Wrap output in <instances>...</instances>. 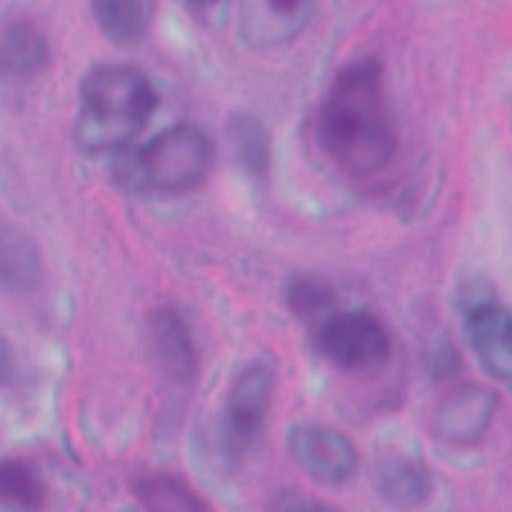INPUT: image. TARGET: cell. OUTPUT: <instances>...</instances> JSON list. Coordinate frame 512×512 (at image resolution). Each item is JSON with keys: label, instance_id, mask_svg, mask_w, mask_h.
<instances>
[{"label": "cell", "instance_id": "cell-1", "mask_svg": "<svg viewBox=\"0 0 512 512\" xmlns=\"http://www.w3.org/2000/svg\"><path fill=\"white\" fill-rule=\"evenodd\" d=\"M315 143L325 160L350 178H373L393 163L398 133L378 60H353L335 75L315 118Z\"/></svg>", "mask_w": 512, "mask_h": 512}, {"label": "cell", "instance_id": "cell-2", "mask_svg": "<svg viewBox=\"0 0 512 512\" xmlns=\"http://www.w3.org/2000/svg\"><path fill=\"white\" fill-rule=\"evenodd\" d=\"M158 105L153 83L133 65H98L80 83L75 140L85 153L120 150L143 130Z\"/></svg>", "mask_w": 512, "mask_h": 512}, {"label": "cell", "instance_id": "cell-3", "mask_svg": "<svg viewBox=\"0 0 512 512\" xmlns=\"http://www.w3.org/2000/svg\"><path fill=\"white\" fill-rule=\"evenodd\" d=\"M213 140L198 125L180 123L135 153L130 183L145 193L183 195L205 183L213 168Z\"/></svg>", "mask_w": 512, "mask_h": 512}, {"label": "cell", "instance_id": "cell-4", "mask_svg": "<svg viewBox=\"0 0 512 512\" xmlns=\"http://www.w3.org/2000/svg\"><path fill=\"white\" fill-rule=\"evenodd\" d=\"M275 363L255 358L240 368L225 393L215 428V448L230 470L243 468L245 460L263 443L270 405L275 395Z\"/></svg>", "mask_w": 512, "mask_h": 512}, {"label": "cell", "instance_id": "cell-5", "mask_svg": "<svg viewBox=\"0 0 512 512\" xmlns=\"http://www.w3.org/2000/svg\"><path fill=\"white\" fill-rule=\"evenodd\" d=\"M320 355L345 373H373L390 360V333L375 315L345 310L320 323L315 333Z\"/></svg>", "mask_w": 512, "mask_h": 512}, {"label": "cell", "instance_id": "cell-6", "mask_svg": "<svg viewBox=\"0 0 512 512\" xmlns=\"http://www.w3.org/2000/svg\"><path fill=\"white\" fill-rule=\"evenodd\" d=\"M288 453L305 475L323 485L350 483L360 465L353 440L328 425H293L288 433Z\"/></svg>", "mask_w": 512, "mask_h": 512}, {"label": "cell", "instance_id": "cell-7", "mask_svg": "<svg viewBox=\"0 0 512 512\" xmlns=\"http://www.w3.org/2000/svg\"><path fill=\"white\" fill-rule=\"evenodd\" d=\"M315 0H238V33L248 48L275 50L293 43L313 20Z\"/></svg>", "mask_w": 512, "mask_h": 512}, {"label": "cell", "instance_id": "cell-8", "mask_svg": "<svg viewBox=\"0 0 512 512\" xmlns=\"http://www.w3.org/2000/svg\"><path fill=\"white\" fill-rule=\"evenodd\" d=\"M465 335L485 373L512 383V313L498 300L483 298L465 310Z\"/></svg>", "mask_w": 512, "mask_h": 512}, {"label": "cell", "instance_id": "cell-9", "mask_svg": "<svg viewBox=\"0 0 512 512\" xmlns=\"http://www.w3.org/2000/svg\"><path fill=\"white\" fill-rule=\"evenodd\" d=\"M498 408L493 390L483 385H460L450 393L435 413V433L440 440L458 448H473L490 430Z\"/></svg>", "mask_w": 512, "mask_h": 512}, {"label": "cell", "instance_id": "cell-10", "mask_svg": "<svg viewBox=\"0 0 512 512\" xmlns=\"http://www.w3.org/2000/svg\"><path fill=\"white\" fill-rule=\"evenodd\" d=\"M148 340L160 375L173 385H193L200 358L193 330L173 308H160L148 320Z\"/></svg>", "mask_w": 512, "mask_h": 512}, {"label": "cell", "instance_id": "cell-11", "mask_svg": "<svg viewBox=\"0 0 512 512\" xmlns=\"http://www.w3.org/2000/svg\"><path fill=\"white\" fill-rule=\"evenodd\" d=\"M373 485L380 498L400 510L420 508L433 495V475L423 460L410 455H385L373 468Z\"/></svg>", "mask_w": 512, "mask_h": 512}, {"label": "cell", "instance_id": "cell-12", "mask_svg": "<svg viewBox=\"0 0 512 512\" xmlns=\"http://www.w3.org/2000/svg\"><path fill=\"white\" fill-rule=\"evenodd\" d=\"M43 283V260L35 240L0 220V285L10 293H30Z\"/></svg>", "mask_w": 512, "mask_h": 512}, {"label": "cell", "instance_id": "cell-13", "mask_svg": "<svg viewBox=\"0 0 512 512\" xmlns=\"http://www.w3.org/2000/svg\"><path fill=\"white\" fill-rule=\"evenodd\" d=\"M50 48L45 35L28 20L10 25L0 38V75L8 80H33L48 68Z\"/></svg>", "mask_w": 512, "mask_h": 512}, {"label": "cell", "instance_id": "cell-14", "mask_svg": "<svg viewBox=\"0 0 512 512\" xmlns=\"http://www.w3.org/2000/svg\"><path fill=\"white\" fill-rule=\"evenodd\" d=\"M133 493L148 512H213L183 478L170 473L138 475Z\"/></svg>", "mask_w": 512, "mask_h": 512}, {"label": "cell", "instance_id": "cell-15", "mask_svg": "<svg viewBox=\"0 0 512 512\" xmlns=\"http://www.w3.org/2000/svg\"><path fill=\"white\" fill-rule=\"evenodd\" d=\"M45 480L25 458H0V505L10 512H40L45 505Z\"/></svg>", "mask_w": 512, "mask_h": 512}, {"label": "cell", "instance_id": "cell-16", "mask_svg": "<svg viewBox=\"0 0 512 512\" xmlns=\"http://www.w3.org/2000/svg\"><path fill=\"white\" fill-rule=\"evenodd\" d=\"M95 23L113 43L128 45L143 38L153 18V0H90Z\"/></svg>", "mask_w": 512, "mask_h": 512}, {"label": "cell", "instance_id": "cell-17", "mask_svg": "<svg viewBox=\"0 0 512 512\" xmlns=\"http://www.w3.org/2000/svg\"><path fill=\"white\" fill-rule=\"evenodd\" d=\"M228 140L235 158L248 173L265 175L270 165V138L258 120L248 115H235L228 125Z\"/></svg>", "mask_w": 512, "mask_h": 512}, {"label": "cell", "instance_id": "cell-18", "mask_svg": "<svg viewBox=\"0 0 512 512\" xmlns=\"http://www.w3.org/2000/svg\"><path fill=\"white\" fill-rule=\"evenodd\" d=\"M288 305L295 318H320L333 305V290L323 278H295L288 288Z\"/></svg>", "mask_w": 512, "mask_h": 512}, {"label": "cell", "instance_id": "cell-19", "mask_svg": "<svg viewBox=\"0 0 512 512\" xmlns=\"http://www.w3.org/2000/svg\"><path fill=\"white\" fill-rule=\"evenodd\" d=\"M270 512H333L328 505L310 500L300 493H278L270 503Z\"/></svg>", "mask_w": 512, "mask_h": 512}, {"label": "cell", "instance_id": "cell-20", "mask_svg": "<svg viewBox=\"0 0 512 512\" xmlns=\"http://www.w3.org/2000/svg\"><path fill=\"white\" fill-rule=\"evenodd\" d=\"M15 375V358H13V350H10L8 340L0 335V388L8 385Z\"/></svg>", "mask_w": 512, "mask_h": 512}, {"label": "cell", "instance_id": "cell-21", "mask_svg": "<svg viewBox=\"0 0 512 512\" xmlns=\"http://www.w3.org/2000/svg\"><path fill=\"white\" fill-rule=\"evenodd\" d=\"M185 3L195 5V8H208V5H215L218 0H185Z\"/></svg>", "mask_w": 512, "mask_h": 512}]
</instances>
